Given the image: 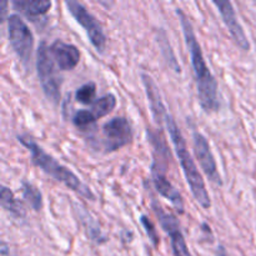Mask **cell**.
<instances>
[{"instance_id": "cell-1", "label": "cell", "mask_w": 256, "mask_h": 256, "mask_svg": "<svg viewBox=\"0 0 256 256\" xmlns=\"http://www.w3.org/2000/svg\"><path fill=\"white\" fill-rule=\"evenodd\" d=\"M176 14L180 19L182 32H184L185 42L192 56V69H194L195 79H196L198 96L199 104L205 112H218L220 108L219 98H218V82L205 62L202 46L194 32V28L182 9H176Z\"/></svg>"}, {"instance_id": "cell-2", "label": "cell", "mask_w": 256, "mask_h": 256, "mask_svg": "<svg viewBox=\"0 0 256 256\" xmlns=\"http://www.w3.org/2000/svg\"><path fill=\"white\" fill-rule=\"evenodd\" d=\"M165 126H166L168 132H169L170 139H172V145H174L175 152H176L178 159H179L180 166H182L185 179H186L188 185H189L195 200L205 210L210 209L212 208V199H210V195L206 190V185L202 180V174L198 170L194 159H192L189 150H188L186 142H185L176 122L169 112L165 116Z\"/></svg>"}, {"instance_id": "cell-3", "label": "cell", "mask_w": 256, "mask_h": 256, "mask_svg": "<svg viewBox=\"0 0 256 256\" xmlns=\"http://www.w3.org/2000/svg\"><path fill=\"white\" fill-rule=\"evenodd\" d=\"M18 140H19L20 144L24 145V146L30 152L32 162L35 166L42 169L45 174L52 176V179H55L56 182L64 184L65 186L69 188L70 190H72V192H76V194H79L80 196L94 202L95 195L92 194V189H90L89 186H86V185H85L84 182H82V180L69 169V168L60 164L55 158H52V155L48 154L42 146H39V145H38L34 140L30 139L29 136H18Z\"/></svg>"}, {"instance_id": "cell-4", "label": "cell", "mask_w": 256, "mask_h": 256, "mask_svg": "<svg viewBox=\"0 0 256 256\" xmlns=\"http://www.w3.org/2000/svg\"><path fill=\"white\" fill-rule=\"evenodd\" d=\"M50 54V46H48L45 42H40L36 52V72L45 96L49 102L56 105L60 102L62 79L55 69V64Z\"/></svg>"}, {"instance_id": "cell-5", "label": "cell", "mask_w": 256, "mask_h": 256, "mask_svg": "<svg viewBox=\"0 0 256 256\" xmlns=\"http://www.w3.org/2000/svg\"><path fill=\"white\" fill-rule=\"evenodd\" d=\"M8 35L16 56L25 69H30L34 50V35L26 22L18 14H12L8 18Z\"/></svg>"}, {"instance_id": "cell-6", "label": "cell", "mask_w": 256, "mask_h": 256, "mask_svg": "<svg viewBox=\"0 0 256 256\" xmlns=\"http://www.w3.org/2000/svg\"><path fill=\"white\" fill-rule=\"evenodd\" d=\"M65 6L68 8V12L72 15V18L76 20L78 24L84 28L92 46L99 52H104L105 44H106V36H105V32L99 20L92 12H88L86 8L80 4L79 2L66 0Z\"/></svg>"}, {"instance_id": "cell-7", "label": "cell", "mask_w": 256, "mask_h": 256, "mask_svg": "<svg viewBox=\"0 0 256 256\" xmlns=\"http://www.w3.org/2000/svg\"><path fill=\"white\" fill-rule=\"evenodd\" d=\"M152 208L154 210L155 215H156L158 220H159L160 225L164 229V232L169 235L174 256H192L189 248H188L186 242H185V238L182 235L176 218L165 212L164 208L156 202L155 198H152Z\"/></svg>"}, {"instance_id": "cell-8", "label": "cell", "mask_w": 256, "mask_h": 256, "mask_svg": "<svg viewBox=\"0 0 256 256\" xmlns=\"http://www.w3.org/2000/svg\"><path fill=\"white\" fill-rule=\"evenodd\" d=\"M102 148L104 152H114L126 146L132 140V130L130 122L125 118H114L102 125Z\"/></svg>"}, {"instance_id": "cell-9", "label": "cell", "mask_w": 256, "mask_h": 256, "mask_svg": "<svg viewBox=\"0 0 256 256\" xmlns=\"http://www.w3.org/2000/svg\"><path fill=\"white\" fill-rule=\"evenodd\" d=\"M192 142H194V154L199 162L200 166H202V172H205L210 182L220 186L222 184V176H220L219 170H218L216 162H215V158L212 155V148H210L208 139L202 132L195 130L192 132Z\"/></svg>"}, {"instance_id": "cell-10", "label": "cell", "mask_w": 256, "mask_h": 256, "mask_svg": "<svg viewBox=\"0 0 256 256\" xmlns=\"http://www.w3.org/2000/svg\"><path fill=\"white\" fill-rule=\"evenodd\" d=\"M168 168L164 165L160 166L159 164H152V179L155 189L159 192L160 196L165 198L172 204V206L176 209L178 212L184 214V200H182V194L178 192L176 188L169 182L166 176Z\"/></svg>"}, {"instance_id": "cell-11", "label": "cell", "mask_w": 256, "mask_h": 256, "mask_svg": "<svg viewBox=\"0 0 256 256\" xmlns=\"http://www.w3.org/2000/svg\"><path fill=\"white\" fill-rule=\"evenodd\" d=\"M212 4L219 10L222 20H224V24L226 25L228 30L232 34V36L234 38L238 46L242 48L245 52L250 50V42L248 40L244 29H242V26L238 22L236 12H235V9L232 2H228V0H214Z\"/></svg>"}, {"instance_id": "cell-12", "label": "cell", "mask_w": 256, "mask_h": 256, "mask_svg": "<svg viewBox=\"0 0 256 256\" xmlns=\"http://www.w3.org/2000/svg\"><path fill=\"white\" fill-rule=\"evenodd\" d=\"M50 52L55 59V62L60 70H72L78 66L80 62V50L74 44H68L62 40H55L50 45Z\"/></svg>"}, {"instance_id": "cell-13", "label": "cell", "mask_w": 256, "mask_h": 256, "mask_svg": "<svg viewBox=\"0 0 256 256\" xmlns=\"http://www.w3.org/2000/svg\"><path fill=\"white\" fill-rule=\"evenodd\" d=\"M142 84L145 86V92H146L148 99H149V105L150 109H152V116H154L155 122L162 126V124H165V116H166L168 112L165 109L164 104H162L159 89H158L156 84H155V82L150 75L142 72Z\"/></svg>"}, {"instance_id": "cell-14", "label": "cell", "mask_w": 256, "mask_h": 256, "mask_svg": "<svg viewBox=\"0 0 256 256\" xmlns=\"http://www.w3.org/2000/svg\"><path fill=\"white\" fill-rule=\"evenodd\" d=\"M52 2L49 0H14L12 6L28 18H39L46 14Z\"/></svg>"}, {"instance_id": "cell-15", "label": "cell", "mask_w": 256, "mask_h": 256, "mask_svg": "<svg viewBox=\"0 0 256 256\" xmlns=\"http://www.w3.org/2000/svg\"><path fill=\"white\" fill-rule=\"evenodd\" d=\"M0 200H2V209H5L6 212H9L10 214H12L14 216H24V209H22V205L18 202V199L15 198L14 192H12V189L6 186H2V194H0Z\"/></svg>"}, {"instance_id": "cell-16", "label": "cell", "mask_w": 256, "mask_h": 256, "mask_svg": "<svg viewBox=\"0 0 256 256\" xmlns=\"http://www.w3.org/2000/svg\"><path fill=\"white\" fill-rule=\"evenodd\" d=\"M116 96L110 92V94H106L104 95V96L95 100L94 104L92 105V112L96 119H100V118H104L108 114H110V112L116 108Z\"/></svg>"}, {"instance_id": "cell-17", "label": "cell", "mask_w": 256, "mask_h": 256, "mask_svg": "<svg viewBox=\"0 0 256 256\" xmlns=\"http://www.w3.org/2000/svg\"><path fill=\"white\" fill-rule=\"evenodd\" d=\"M22 194L25 202L35 210V212H40L42 209V194L35 185L32 182H22Z\"/></svg>"}, {"instance_id": "cell-18", "label": "cell", "mask_w": 256, "mask_h": 256, "mask_svg": "<svg viewBox=\"0 0 256 256\" xmlns=\"http://www.w3.org/2000/svg\"><path fill=\"white\" fill-rule=\"evenodd\" d=\"M158 42H159L160 49H162V55H164L168 65H169L175 72H182V68H180L179 62H178L176 58H175L172 48L169 42V39H168L166 34H165V32H162V30H160V32H158Z\"/></svg>"}, {"instance_id": "cell-19", "label": "cell", "mask_w": 256, "mask_h": 256, "mask_svg": "<svg viewBox=\"0 0 256 256\" xmlns=\"http://www.w3.org/2000/svg\"><path fill=\"white\" fill-rule=\"evenodd\" d=\"M95 96H96V84L92 82L82 85L75 92V100L84 105L94 104Z\"/></svg>"}, {"instance_id": "cell-20", "label": "cell", "mask_w": 256, "mask_h": 256, "mask_svg": "<svg viewBox=\"0 0 256 256\" xmlns=\"http://www.w3.org/2000/svg\"><path fill=\"white\" fill-rule=\"evenodd\" d=\"M96 118L92 114V110L82 109L78 110L74 115H72V124L79 129H86L90 125L94 124L96 122Z\"/></svg>"}, {"instance_id": "cell-21", "label": "cell", "mask_w": 256, "mask_h": 256, "mask_svg": "<svg viewBox=\"0 0 256 256\" xmlns=\"http://www.w3.org/2000/svg\"><path fill=\"white\" fill-rule=\"evenodd\" d=\"M140 222H142V228H144L145 232H146L148 238L150 239L152 244L154 245L155 248H158L160 240H159V235H158L156 229H155L154 222H152V220L146 216V215H142V216H140Z\"/></svg>"}, {"instance_id": "cell-22", "label": "cell", "mask_w": 256, "mask_h": 256, "mask_svg": "<svg viewBox=\"0 0 256 256\" xmlns=\"http://www.w3.org/2000/svg\"><path fill=\"white\" fill-rule=\"evenodd\" d=\"M216 256H229V254H228V252L225 250V248L222 246V245H220L216 250Z\"/></svg>"}, {"instance_id": "cell-23", "label": "cell", "mask_w": 256, "mask_h": 256, "mask_svg": "<svg viewBox=\"0 0 256 256\" xmlns=\"http://www.w3.org/2000/svg\"><path fill=\"white\" fill-rule=\"evenodd\" d=\"M6 5H8V2H2V22H4V16H5V14H6Z\"/></svg>"}, {"instance_id": "cell-24", "label": "cell", "mask_w": 256, "mask_h": 256, "mask_svg": "<svg viewBox=\"0 0 256 256\" xmlns=\"http://www.w3.org/2000/svg\"><path fill=\"white\" fill-rule=\"evenodd\" d=\"M2 255L6 254V246H5V242H2Z\"/></svg>"}]
</instances>
